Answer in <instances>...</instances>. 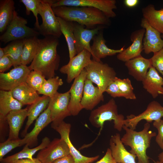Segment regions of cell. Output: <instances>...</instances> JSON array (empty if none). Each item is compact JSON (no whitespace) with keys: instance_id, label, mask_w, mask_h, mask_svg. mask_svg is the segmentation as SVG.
Segmentation results:
<instances>
[{"instance_id":"1","label":"cell","mask_w":163,"mask_h":163,"mask_svg":"<svg viewBox=\"0 0 163 163\" xmlns=\"http://www.w3.org/2000/svg\"><path fill=\"white\" fill-rule=\"evenodd\" d=\"M58 38L53 36L38 39L37 48L35 56L29 66L31 70L41 73L46 78L55 76L58 68L60 58L57 52Z\"/></svg>"},{"instance_id":"2","label":"cell","mask_w":163,"mask_h":163,"mask_svg":"<svg viewBox=\"0 0 163 163\" xmlns=\"http://www.w3.org/2000/svg\"><path fill=\"white\" fill-rule=\"evenodd\" d=\"M57 17L77 23L88 29L110 24V18L99 10L93 7L60 6L52 8Z\"/></svg>"},{"instance_id":"3","label":"cell","mask_w":163,"mask_h":163,"mask_svg":"<svg viewBox=\"0 0 163 163\" xmlns=\"http://www.w3.org/2000/svg\"><path fill=\"white\" fill-rule=\"evenodd\" d=\"M150 126L149 123L147 122L143 129L137 132L125 125L123 126L126 133L121 138V141L124 145L130 147L129 152L136 155L137 163H150L146 150L150 146L152 139L156 136L155 132L149 130Z\"/></svg>"},{"instance_id":"4","label":"cell","mask_w":163,"mask_h":163,"mask_svg":"<svg viewBox=\"0 0 163 163\" xmlns=\"http://www.w3.org/2000/svg\"><path fill=\"white\" fill-rule=\"evenodd\" d=\"M89 120L92 126L101 130L105 122L113 120L114 128L119 131H121L125 122L123 115L118 113L117 106L113 98L91 110Z\"/></svg>"},{"instance_id":"5","label":"cell","mask_w":163,"mask_h":163,"mask_svg":"<svg viewBox=\"0 0 163 163\" xmlns=\"http://www.w3.org/2000/svg\"><path fill=\"white\" fill-rule=\"evenodd\" d=\"M85 69L87 73V78L96 84L103 94L116 77L114 69L108 64L101 62L92 59Z\"/></svg>"},{"instance_id":"6","label":"cell","mask_w":163,"mask_h":163,"mask_svg":"<svg viewBox=\"0 0 163 163\" xmlns=\"http://www.w3.org/2000/svg\"><path fill=\"white\" fill-rule=\"evenodd\" d=\"M27 19L18 15L14 10L12 21L5 32L0 36V41L6 43L14 40L37 37L40 35L35 29L26 25Z\"/></svg>"},{"instance_id":"7","label":"cell","mask_w":163,"mask_h":163,"mask_svg":"<svg viewBox=\"0 0 163 163\" xmlns=\"http://www.w3.org/2000/svg\"><path fill=\"white\" fill-rule=\"evenodd\" d=\"M55 1L41 0L39 14L41 17L42 22L37 31L44 37L51 36L58 38L62 33L57 17L52 9V5Z\"/></svg>"},{"instance_id":"8","label":"cell","mask_w":163,"mask_h":163,"mask_svg":"<svg viewBox=\"0 0 163 163\" xmlns=\"http://www.w3.org/2000/svg\"><path fill=\"white\" fill-rule=\"evenodd\" d=\"M115 0H55L52 7L65 6L88 7L97 8L108 18H114L116 14L113 10L117 8Z\"/></svg>"},{"instance_id":"9","label":"cell","mask_w":163,"mask_h":163,"mask_svg":"<svg viewBox=\"0 0 163 163\" xmlns=\"http://www.w3.org/2000/svg\"><path fill=\"white\" fill-rule=\"evenodd\" d=\"M51 127L57 131L60 135L61 138L67 144L70 154L73 157L75 163H91L96 160L99 155L88 157L85 156L74 147L69 137L71 125L64 120L56 122H52Z\"/></svg>"},{"instance_id":"10","label":"cell","mask_w":163,"mask_h":163,"mask_svg":"<svg viewBox=\"0 0 163 163\" xmlns=\"http://www.w3.org/2000/svg\"><path fill=\"white\" fill-rule=\"evenodd\" d=\"M31 71L28 66L21 64L14 67L8 72L0 73L1 90L11 91L20 85L26 82Z\"/></svg>"},{"instance_id":"11","label":"cell","mask_w":163,"mask_h":163,"mask_svg":"<svg viewBox=\"0 0 163 163\" xmlns=\"http://www.w3.org/2000/svg\"><path fill=\"white\" fill-rule=\"evenodd\" d=\"M91 53L84 50L75 56L69 59V62L62 66L59 71L67 75V82L70 83L77 77L91 61Z\"/></svg>"},{"instance_id":"12","label":"cell","mask_w":163,"mask_h":163,"mask_svg":"<svg viewBox=\"0 0 163 163\" xmlns=\"http://www.w3.org/2000/svg\"><path fill=\"white\" fill-rule=\"evenodd\" d=\"M162 117L163 107L158 102L153 101L148 104L145 110L140 114L137 116L133 114L127 116L124 125L135 130L139 123L142 120L150 123L160 120Z\"/></svg>"},{"instance_id":"13","label":"cell","mask_w":163,"mask_h":163,"mask_svg":"<svg viewBox=\"0 0 163 163\" xmlns=\"http://www.w3.org/2000/svg\"><path fill=\"white\" fill-rule=\"evenodd\" d=\"M70 98L69 91L64 93L57 92L50 98L48 106L50 110L52 122L63 121L66 117L71 116L69 108Z\"/></svg>"},{"instance_id":"14","label":"cell","mask_w":163,"mask_h":163,"mask_svg":"<svg viewBox=\"0 0 163 163\" xmlns=\"http://www.w3.org/2000/svg\"><path fill=\"white\" fill-rule=\"evenodd\" d=\"M69 154L70 151L66 142L61 138H55L46 147L40 151L37 158L42 163H51Z\"/></svg>"},{"instance_id":"15","label":"cell","mask_w":163,"mask_h":163,"mask_svg":"<svg viewBox=\"0 0 163 163\" xmlns=\"http://www.w3.org/2000/svg\"><path fill=\"white\" fill-rule=\"evenodd\" d=\"M104 27V26H99L95 28L89 29L84 25L74 22V33L77 54L84 50H88L91 54L90 42Z\"/></svg>"},{"instance_id":"16","label":"cell","mask_w":163,"mask_h":163,"mask_svg":"<svg viewBox=\"0 0 163 163\" xmlns=\"http://www.w3.org/2000/svg\"><path fill=\"white\" fill-rule=\"evenodd\" d=\"M86 78L87 73L84 69L81 74L74 79L69 91L70 94L69 108L72 116L77 115L83 109L81 104V101Z\"/></svg>"},{"instance_id":"17","label":"cell","mask_w":163,"mask_h":163,"mask_svg":"<svg viewBox=\"0 0 163 163\" xmlns=\"http://www.w3.org/2000/svg\"><path fill=\"white\" fill-rule=\"evenodd\" d=\"M141 26L145 30V36L143 39V50L144 53L149 54L157 52L163 48V39L161 33L150 25L143 18H142Z\"/></svg>"},{"instance_id":"18","label":"cell","mask_w":163,"mask_h":163,"mask_svg":"<svg viewBox=\"0 0 163 163\" xmlns=\"http://www.w3.org/2000/svg\"><path fill=\"white\" fill-rule=\"evenodd\" d=\"M145 31L142 28L132 33L130 36L132 44L117 54V57L118 59L125 62L141 55L143 50L142 40Z\"/></svg>"},{"instance_id":"19","label":"cell","mask_w":163,"mask_h":163,"mask_svg":"<svg viewBox=\"0 0 163 163\" xmlns=\"http://www.w3.org/2000/svg\"><path fill=\"white\" fill-rule=\"evenodd\" d=\"M121 140L120 135L117 133L110 140V149L112 157L116 163H136V155L128 152Z\"/></svg>"},{"instance_id":"20","label":"cell","mask_w":163,"mask_h":163,"mask_svg":"<svg viewBox=\"0 0 163 163\" xmlns=\"http://www.w3.org/2000/svg\"><path fill=\"white\" fill-rule=\"evenodd\" d=\"M89 79H86L81 104L87 110H92L101 102L104 100V96L97 87L93 85Z\"/></svg>"},{"instance_id":"21","label":"cell","mask_w":163,"mask_h":163,"mask_svg":"<svg viewBox=\"0 0 163 163\" xmlns=\"http://www.w3.org/2000/svg\"><path fill=\"white\" fill-rule=\"evenodd\" d=\"M101 30L93 37V43L91 46L93 60L99 62H101V59L107 56L115 55L122 52L124 49V46L118 50L109 48L105 44L106 41Z\"/></svg>"},{"instance_id":"22","label":"cell","mask_w":163,"mask_h":163,"mask_svg":"<svg viewBox=\"0 0 163 163\" xmlns=\"http://www.w3.org/2000/svg\"><path fill=\"white\" fill-rule=\"evenodd\" d=\"M52 122L50 110L48 106L36 120L34 126L32 130L27 133L23 139L24 145L26 144L29 147L36 145L38 142V136L39 134Z\"/></svg>"},{"instance_id":"23","label":"cell","mask_w":163,"mask_h":163,"mask_svg":"<svg viewBox=\"0 0 163 163\" xmlns=\"http://www.w3.org/2000/svg\"><path fill=\"white\" fill-rule=\"evenodd\" d=\"M129 74L139 82H142L145 78L148 70L151 65L150 59L140 55L125 62Z\"/></svg>"},{"instance_id":"24","label":"cell","mask_w":163,"mask_h":163,"mask_svg":"<svg viewBox=\"0 0 163 163\" xmlns=\"http://www.w3.org/2000/svg\"><path fill=\"white\" fill-rule=\"evenodd\" d=\"M142 82L144 89L153 98H156L159 95H163V78L152 66L149 68Z\"/></svg>"},{"instance_id":"25","label":"cell","mask_w":163,"mask_h":163,"mask_svg":"<svg viewBox=\"0 0 163 163\" xmlns=\"http://www.w3.org/2000/svg\"><path fill=\"white\" fill-rule=\"evenodd\" d=\"M28 108L10 112L6 119L9 129L8 140L19 139V134L24 121L27 116Z\"/></svg>"},{"instance_id":"26","label":"cell","mask_w":163,"mask_h":163,"mask_svg":"<svg viewBox=\"0 0 163 163\" xmlns=\"http://www.w3.org/2000/svg\"><path fill=\"white\" fill-rule=\"evenodd\" d=\"M50 99L49 97L43 95L40 97L28 108L27 120L24 129L22 132V136H25L27 133L28 128L34 121L37 119L48 107Z\"/></svg>"},{"instance_id":"27","label":"cell","mask_w":163,"mask_h":163,"mask_svg":"<svg viewBox=\"0 0 163 163\" xmlns=\"http://www.w3.org/2000/svg\"><path fill=\"white\" fill-rule=\"evenodd\" d=\"M11 91L13 97L24 105H31L40 97L37 91L26 82L21 84Z\"/></svg>"},{"instance_id":"28","label":"cell","mask_w":163,"mask_h":163,"mask_svg":"<svg viewBox=\"0 0 163 163\" xmlns=\"http://www.w3.org/2000/svg\"><path fill=\"white\" fill-rule=\"evenodd\" d=\"M51 141L49 138L45 137L43 139L41 143L37 146L30 148L27 145H25L23 149L20 152L12 155L3 158L0 160L1 163H13L15 161L24 158H33V155L38 151L46 147Z\"/></svg>"},{"instance_id":"29","label":"cell","mask_w":163,"mask_h":163,"mask_svg":"<svg viewBox=\"0 0 163 163\" xmlns=\"http://www.w3.org/2000/svg\"><path fill=\"white\" fill-rule=\"evenodd\" d=\"M143 18L152 27L161 34H163V8L155 9L154 6L149 4L142 9Z\"/></svg>"},{"instance_id":"30","label":"cell","mask_w":163,"mask_h":163,"mask_svg":"<svg viewBox=\"0 0 163 163\" xmlns=\"http://www.w3.org/2000/svg\"><path fill=\"white\" fill-rule=\"evenodd\" d=\"M24 105L13 96L11 91H0V117H5L11 111L22 109Z\"/></svg>"},{"instance_id":"31","label":"cell","mask_w":163,"mask_h":163,"mask_svg":"<svg viewBox=\"0 0 163 163\" xmlns=\"http://www.w3.org/2000/svg\"><path fill=\"white\" fill-rule=\"evenodd\" d=\"M57 18L61 32L64 36L67 43L70 59L77 55L74 33V22L66 21L58 17Z\"/></svg>"},{"instance_id":"32","label":"cell","mask_w":163,"mask_h":163,"mask_svg":"<svg viewBox=\"0 0 163 163\" xmlns=\"http://www.w3.org/2000/svg\"><path fill=\"white\" fill-rule=\"evenodd\" d=\"M14 2L13 0L0 1V32L5 31L11 22L15 10Z\"/></svg>"},{"instance_id":"33","label":"cell","mask_w":163,"mask_h":163,"mask_svg":"<svg viewBox=\"0 0 163 163\" xmlns=\"http://www.w3.org/2000/svg\"><path fill=\"white\" fill-rule=\"evenodd\" d=\"M25 39L11 41L3 48L5 55L10 58L14 67L21 65V59Z\"/></svg>"},{"instance_id":"34","label":"cell","mask_w":163,"mask_h":163,"mask_svg":"<svg viewBox=\"0 0 163 163\" xmlns=\"http://www.w3.org/2000/svg\"><path fill=\"white\" fill-rule=\"evenodd\" d=\"M38 39L34 37L25 39L21 59V64L27 65L31 62L36 55Z\"/></svg>"},{"instance_id":"35","label":"cell","mask_w":163,"mask_h":163,"mask_svg":"<svg viewBox=\"0 0 163 163\" xmlns=\"http://www.w3.org/2000/svg\"><path fill=\"white\" fill-rule=\"evenodd\" d=\"M63 82L62 78L59 76H54L47 79L37 92L38 94L52 97L57 92L59 87L62 85Z\"/></svg>"},{"instance_id":"36","label":"cell","mask_w":163,"mask_h":163,"mask_svg":"<svg viewBox=\"0 0 163 163\" xmlns=\"http://www.w3.org/2000/svg\"><path fill=\"white\" fill-rule=\"evenodd\" d=\"M114 81L118 85L122 97L126 99L135 100L136 97L133 92V88L128 78L121 79L116 77Z\"/></svg>"},{"instance_id":"37","label":"cell","mask_w":163,"mask_h":163,"mask_svg":"<svg viewBox=\"0 0 163 163\" xmlns=\"http://www.w3.org/2000/svg\"><path fill=\"white\" fill-rule=\"evenodd\" d=\"M46 80L40 72L31 70L27 77L26 82L31 88L38 91L44 83Z\"/></svg>"},{"instance_id":"38","label":"cell","mask_w":163,"mask_h":163,"mask_svg":"<svg viewBox=\"0 0 163 163\" xmlns=\"http://www.w3.org/2000/svg\"><path fill=\"white\" fill-rule=\"evenodd\" d=\"M41 0H20V2L23 3L26 7V13L29 15L31 11L35 17L36 22L35 27L37 30L40 25L38 21V14H39V8Z\"/></svg>"},{"instance_id":"39","label":"cell","mask_w":163,"mask_h":163,"mask_svg":"<svg viewBox=\"0 0 163 163\" xmlns=\"http://www.w3.org/2000/svg\"><path fill=\"white\" fill-rule=\"evenodd\" d=\"M24 145L22 139L8 140L0 143V160L14 149Z\"/></svg>"},{"instance_id":"40","label":"cell","mask_w":163,"mask_h":163,"mask_svg":"<svg viewBox=\"0 0 163 163\" xmlns=\"http://www.w3.org/2000/svg\"><path fill=\"white\" fill-rule=\"evenodd\" d=\"M153 53L150 59L151 65L163 76V48Z\"/></svg>"},{"instance_id":"41","label":"cell","mask_w":163,"mask_h":163,"mask_svg":"<svg viewBox=\"0 0 163 163\" xmlns=\"http://www.w3.org/2000/svg\"><path fill=\"white\" fill-rule=\"evenodd\" d=\"M153 126L158 130V133L156 135L155 141L160 148L163 149V120L161 119L154 121Z\"/></svg>"},{"instance_id":"42","label":"cell","mask_w":163,"mask_h":163,"mask_svg":"<svg viewBox=\"0 0 163 163\" xmlns=\"http://www.w3.org/2000/svg\"><path fill=\"white\" fill-rule=\"evenodd\" d=\"M105 92L113 98L122 97L119 87L114 81L108 85Z\"/></svg>"},{"instance_id":"43","label":"cell","mask_w":163,"mask_h":163,"mask_svg":"<svg viewBox=\"0 0 163 163\" xmlns=\"http://www.w3.org/2000/svg\"><path fill=\"white\" fill-rule=\"evenodd\" d=\"M13 66V62L10 58L7 56L5 55L0 59V72H4Z\"/></svg>"},{"instance_id":"44","label":"cell","mask_w":163,"mask_h":163,"mask_svg":"<svg viewBox=\"0 0 163 163\" xmlns=\"http://www.w3.org/2000/svg\"><path fill=\"white\" fill-rule=\"evenodd\" d=\"M95 163H116L111 155L110 148H108L103 157Z\"/></svg>"},{"instance_id":"45","label":"cell","mask_w":163,"mask_h":163,"mask_svg":"<svg viewBox=\"0 0 163 163\" xmlns=\"http://www.w3.org/2000/svg\"><path fill=\"white\" fill-rule=\"evenodd\" d=\"M51 163H75V162L72 155L69 154L58 158Z\"/></svg>"},{"instance_id":"46","label":"cell","mask_w":163,"mask_h":163,"mask_svg":"<svg viewBox=\"0 0 163 163\" xmlns=\"http://www.w3.org/2000/svg\"><path fill=\"white\" fill-rule=\"evenodd\" d=\"M13 163H42L37 158L33 159L24 158L18 160Z\"/></svg>"},{"instance_id":"47","label":"cell","mask_w":163,"mask_h":163,"mask_svg":"<svg viewBox=\"0 0 163 163\" xmlns=\"http://www.w3.org/2000/svg\"><path fill=\"white\" fill-rule=\"evenodd\" d=\"M138 0H125L124 3L125 5L129 8H133L135 7L138 4Z\"/></svg>"},{"instance_id":"48","label":"cell","mask_w":163,"mask_h":163,"mask_svg":"<svg viewBox=\"0 0 163 163\" xmlns=\"http://www.w3.org/2000/svg\"><path fill=\"white\" fill-rule=\"evenodd\" d=\"M5 55L3 48H0V59L2 58Z\"/></svg>"},{"instance_id":"49","label":"cell","mask_w":163,"mask_h":163,"mask_svg":"<svg viewBox=\"0 0 163 163\" xmlns=\"http://www.w3.org/2000/svg\"><path fill=\"white\" fill-rule=\"evenodd\" d=\"M162 151L158 156L159 161L163 163V149Z\"/></svg>"},{"instance_id":"50","label":"cell","mask_w":163,"mask_h":163,"mask_svg":"<svg viewBox=\"0 0 163 163\" xmlns=\"http://www.w3.org/2000/svg\"><path fill=\"white\" fill-rule=\"evenodd\" d=\"M155 163H163L158 161H156V162H155Z\"/></svg>"},{"instance_id":"51","label":"cell","mask_w":163,"mask_h":163,"mask_svg":"<svg viewBox=\"0 0 163 163\" xmlns=\"http://www.w3.org/2000/svg\"><path fill=\"white\" fill-rule=\"evenodd\" d=\"M161 37H162V39H163V34H162Z\"/></svg>"}]
</instances>
